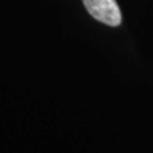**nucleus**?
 <instances>
[{
	"instance_id": "f257e3e1",
	"label": "nucleus",
	"mask_w": 153,
	"mask_h": 153,
	"mask_svg": "<svg viewBox=\"0 0 153 153\" xmlns=\"http://www.w3.org/2000/svg\"><path fill=\"white\" fill-rule=\"evenodd\" d=\"M88 13L107 26L116 27L121 23V12L116 0H83Z\"/></svg>"
}]
</instances>
